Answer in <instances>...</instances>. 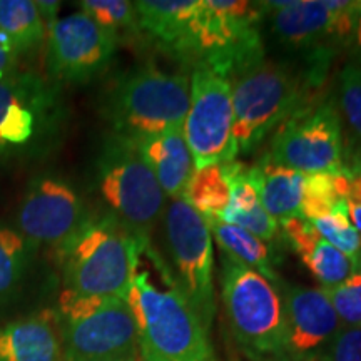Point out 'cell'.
<instances>
[{
    "mask_svg": "<svg viewBox=\"0 0 361 361\" xmlns=\"http://www.w3.org/2000/svg\"><path fill=\"white\" fill-rule=\"evenodd\" d=\"M139 238L111 213L89 214L85 223L54 252L64 291L79 296L126 298L137 259Z\"/></svg>",
    "mask_w": 361,
    "mask_h": 361,
    "instance_id": "4",
    "label": "cell"
},
{
    "mask_svg": "<svg viewBox=\"0 0 361 361\" xmlns=\"http://www.w3.org/2000/svg\"><path fill=\"white\" fill-rule=\"evenodd\" d=\"M0 361H62L56 316L39 313L0 324Z\"/></svg>",
    "mask_w": 361,
    "mask_h": 361,
    "instance_id": "20",
    "label": "cell"
},
{
    "mask_svg": "<svg viewBox=\"0 0 361 361\" xmlns=\"http://www.w3.org/2000/svg\"><path fill=\"white\" fill-rule=\"evenodd\" d=\"M134 7L141 34L168 56L192 66L201 0H139Z\"/></svg>",
    "mask_w": 361,
    "mask_h": 361,
    "instance_id": "17",
    "label": "cell"
},
{
    "mask_svg": "<svg viewBox=\"0 0 361 361\" xmlns=\"http://www.w3.org/2000/svg\"><path fill=\"white\" fill-rule=\"evenodd\" d=\"M279 281H269L250 266L221 255L226 318L238 345L258 361H286V314Z\"/></svg>",
    "mask_w": 361,
    "mask_h": 361,
    "instance_id": "5",
    "label": "cell"
},
{
    "mask_svg": "<svg viewBox=\"0 0 361 361\" xmlns=\"http://www.w3.org/2000/svg\"><path fill=\"white\" fill-rule=\"evenodd\" d=\"M119 42L82 12L51 22L45 35V71L54 82L84 84L101 75Z\"/></svg>",
    "mask_w": 361,
    "mask_h": 361,
    "instance_id": "14",
    "label": "cell"
},
{
    "mask_svg": "<svg viewBox=\"0 0 361 361\" xmlns=\"http://www.w3.org/2000/svg\"><path fill=\"white\" fill-rule=\"evenodd\" d=\"M316 361H361V326H341Z\"/></svg>",
    "mask_w": 361,
    "mask_h": 361,
    "instance_id": "32",
    "label": "cell"
},
{
    "mask_svg": "<svg viewBox=\"0 0 361 361\" xmlns=\"http://www.w3.org/2000/svg\"><path fill=\"white\" fill-rule=\"evenodd\" d=\"M189 75L191 92L183 134L196 169L234 161L238 149L231 82L204 64L192 66Z\"/></svg>",
    "mask_w": 361,
    "mask_h": 361,
    "instance_id": "13",
    "label": "cell"
},
{
    "mask_svg": "<svg viewBox=\"0 0 361 361\" xmlns=\"http://www.w3.org/2000/svg\"><path fill=\"white\" fill-rule=\"evenodd\" d=\"M189 92V72H169L147 62L112 80L102 96L101 114L112 134L133 141L171 133L183 129Z\"/></svg>",
    "mask_w": 361,
    "mask_h": 361,
    "instance_id": "3",
    "label": "cell"
},
{
    "mask_svg": "<svg viewBox=\"0 0 361 361\" xmlns=\"http://www.w3.org/2000/svg\"><path fill=\"white\" fill-rule=\"evenodd\" d=\"M348 191V174L345 168L338 173L305 174L301 218L313 221L346 206L345 196Z\"/></svg>",
    "mask_w": 361,
    "mask_h": 361,
    "instance_id": "26",
    "label": "cell"
},
{
    "mask_svg": "<svg viewBox=\"0 0 361 361\" xmlns=\"http://www.w3.org/2000/svg\"><path fill=\"white\" fill-rule=\"evenodd\" d=\"M360 0L263 2L266 30L278 51L305 64H329L348 49Z\"/></svg>",
    "mask_w": 361,
    "mask_h": 361,
    "instance_id": "7",
    "label": "cell"
},
{
    "mask_svg": "<svg viewBox=\"0 0 361 361\" xmlns=\"http://www.w3.org/2000/svg\"><path fill=\"white\" fill-rule=\"evenodd\" d=\"M324 293L343 326H361V266Z\"/></svg>",
    "mask_w": 361,
    "mask_h": 361,
    "instance_id": "31",
    "label": "cell"
},
{
    "mask_svg": "<svg viewBox=\"0 0 361 361\" xmlns=\"http://www.w3.org/2000/svg\"><path fill=\"white\" fill-rule=\"evenodd\" d=\"M231 183L224 164H209L194 171L183 201L202 218H219L229 206Z\"/></svg>",
    "mask_w": 361,
    "mask_h": 361,
    "instance_id": "25",
    "label": "cell"
},
{
    "mask_svg": "<svg viewBox=\"0 0 361 361\" xmlns=\"http://www.w3.org/2000/svg\"><path fill=\"white\" fill-rule=\"evenodd\" d=\"M231 183V200L226 211L218 219L224 223L239 226L256 238L276 247V243L283 238L281 226L263 207L256 184L252 183L247 166L239 161L224 164Z\"/></svg>",
    "mask_w": 361,
    "mask_h": 361,
    "instance_id": "21",
    "label": "cell"
},
{
    "mask_svg": "<svg viewBox=\"0 0 361 361\" xmlns=\"http://www.w3.org/2000/svg\"><path fill=\"white\" fill-rule=\"evenodd\" d=\"M126 300L134 314L142 361H214L209 329L151 239H139Z\"/></svg>",
    "mask_w": 361,
    "mask_h": 361,
    "instance_id": "1",
    "label": "cell"
},
{
    "mask_svg": "<svg viewBox=\"0 0 361 361\" xmlns=\"http://www.w3.org/2000/svg\"><path fill=\"white\" fill-rule=\"evenodd\" d=\"M310 223V221H308ZM311 226L338 251L348 256L356 268L361 266V234L351 223L346 206L338 207L322 218L311 221Z\"/></svg>",
    "mask_w": 361,
    "mask_h": 361,
    "instance_id": "29",
    "label": "cell"
},
{
    "mask_svg": "<svg viewBox=\"0 0 361 361\" xmlns=\"http://www.w3.org/2000/svg\"><path fill=\"white\" fill-rule=\"evenodd\" d=\"M35 251L32 243L17 229L0 226V301L11 295L24 278Z\"/></svg>",
    "mask_w": 361,
    "mask_h": 361,
    "instance_id": "28",
    "label": "cell"
},
{
    "mask_svg": "<svg viewBox=\"0 0 361 361\" xmlns=\"http://www.w3.org/2000/svg\"><path fill=\"white\" fill-rule=\"evenodd\" d=\"M279 226L284 241L300 256L301 263L318 279L323 290L343 283L356 269L348 256L329 245L301 216L284 219Z\"/></svg>",
    "mask_w": 361,
    "mask_h": 361,
    "instance_id": "19",
    "label": "cell"
},
{
    "mask_svg": "<svg viewBox=\"0 0 361 361\" xmlns=\"http://www.w3.org/2000/svg\"><path fill=\"white\" fill-rule=\"evenodd\" d=\"M345 171L348 174V191L345 196L346 209L351 223L361 234V159L345 162Z\"/></svg>",
    "mask_w": 361,
    "mask_h": 361,
    "instance_id": "33",
    "label": "cell"
},
{
    "mask_svg": "<svg viewBox=\"0 0 361 361\" xmlns=\"http://www.w3.org/2000/svg\"><path fill=\"white\" fill-rule=\"evenodd\" d=\"M162 221L176 281L209 329L216 314L214 247L209 228L183 200L168 201Z\"/></svg>",
    "mask_w": 361,
    "mask_h": 361,
    "instance_id": "12",
    "label": "cell"
},
{
    "mask_svg": "<svg viewBox=\"0 0 361 361\" xmlns=\"http://www.w3.org/2000/svg\"><path fill=\"white\" fill-rule=\"evenodd\" d=\"M17 64H19V56L8 45L7 40L0 35V79L7 78L12 72H16Z\"/></svg>",
    "mask_w": 361,
    "mask_h": 361,
    "instance_id": "34",
    "label": "cell"
},
{
    "mask_svg": "<svg viewBox=\"0 0 361 361\" xmlns=\"http://www.w3.org/2000/svg\"><path fill=\"white\" fill-rule=\"evenodd\" d=\"M54 316L62 361H137V328L126 298L64 291Z\"/></svg>",
    "mask_w": 361,
    "mask_h": 361,
    "instance_id": "8",
    "label": "cell"
},
{
    "mask_svg": "<svg viewBox=\"0 0 361 361\" xmlns=\"http://www.w3.org/2000/svg\"><path fill=\"white\" fill-rule=\"evenodd\" d=\"M0 35L19 57L42 47L47 25L34 0H0Z\"/></svg>",
    "mask_w": 361,
    "mask_h": 361,
    "instance_id": "24",
    "label": "cell"
},
{
    "mask_svg": "<svg viewBox=\"0 0 361 361\" xmlns=\"http://www.w3.org/2000/svg\"><path fill=\"white\" fill-rule=\"evenodd\" d=\"M263 20V2L201 0L192 66L204 64L228 79L247 69L266 56Z\"/></svg>",
    "mask_w": 361,
    "mask_h": 361,
    "instance_id": "10",
    "label": "cell"
},
{
    "mask_svg": "<svg viewBox=\"0 0 361 361\" xmlns=\"http://www.w3.org/2000/svg\"><path fill=\"white\" fill-rule=\"evenodd\" d=\"M96 183L107 213L139 239H151L168 197L134 142L109 134L96 162Z\"/></svg>",
    "mask_w": 361,
    "mask_h": 361,
    "instance_id": "9",
    "label": "cell"
},
{
    "mask_svg": "<svg viewBox=\"0 0 361 361\" xmlns=\"http://www.w3.org/2000/svg\"><path fill=\"white\" fill-rule=\"evenodd\" d=\"M329 67L264 56L229 79L238 156L255 152L288 117L319 96Z\"/></svg>",
    "mask_w": 361,
    "mask_h": 361,
    "instance_id": "2",
    "label": "cell"
},
{
    "mask_svg": "<svg viewBox=\"0 0 361 361\" xmlns=\"http://www.w3.org/2000/svg\"><path fill=\"white\" fill-rule=\"evenodd\" d=\"M346 51L350 52V61L348 62H353V64L361 67V0L358 4V12H356V22H355L353 35H351V42H350Z\"/></svg>",
    "mask_w": 361,
    "mask_h": 361,
    "instance_id": "35",
    "label": "cell"
},
{
    "mask_svg": "<svg viewBox=\"0 0 361 361\" xmlns=\"http://www.w3.org/2000/svg\"><path fill=\"white\" fill-rule=\"evenodd\" d=\"M35 6L39 8L40 17H42L45 25L57 20V12L61 8V2H52V0H35Z\"/></svg>",
    "mask_w": 361,
    "mask_h": 361,
    "instance_id": "36",
    "label": "cell"
},
{
    "mask_svg": "<svg viewBox=\"0 0 361 361\" xmlns=\"http://www.w3.org/2000/svg\"><path fill=\"white\" fill-rule=\"evenodd\" d=\"M247 169L263 207L278 223L300 216L305 189L303 173L279 166L266 156Z\"/></svg>",
    "mask_w": 361,
    "mask_h": 361,
    "instance_id": "22",
    "label": "cell"
},
{
    "mask_svg": "<svg viewBox=\"0 0 361 361\" xmlns=\"http://www.w3.org/2000/svg\"><path fill=\"white\" fill-rule=\"evenodd\" d=\"M80 12L109 32L119 45L141 35L134 2L129 0H82Z\"/></svg>",
    "mask_w": 361,
    "mask_h": 361,
    "instance_id": "27",
    "label": "cell"
},
{
    "mask_svg": "<svg viewBox=\"0 0 361 361\" xmlns=\"http://www.w3.org/2000/svg\"><path fill=\"white\" fill-rule=\"evenodd\" d=\"M89 211L69 180L54 173L34 176L17 211V231L56 252L85 223Z\"/></svg>",
    "mask_w": 361,
    "mask_h": 361,
    "instance_id": "15",
    "label": "cell"
},
{
    "mask_svg": "<svg viewBox=\"0 0 361 361\" xmlns=\"http://www.w3.org/2000/svg\"><path fill=\"white\" fill-rule=\"evenodd\" d=\"M133 142L147 168L152 171L166 197L169 201L183 200L189 180L196 171L183 129L134 139Z\"/></svg>",
    "mask_w": 361,
    "mask_h": 361,
    "instance_id": "18",
    "label": "cell"
},
{
    "mask_svg": "<svg viewBox=\"0 0 361 361\" xmlns=\"http://www.w3.org/2000/svg\"><path fill=\"white\" fill-rule=\"evenodd\" d=\"M61 87L32 71L0 79V157L30 159L56 146L67 121Z\"/></svg>",
    "mask_w": 361,
    "mask_h": 361,
    "instance_id": "6",
    "label": "cell"
},
{
    "mask_svg": "<svg viewBox=\"0 0 361 361\" xmlns=\"http://www.w3.org/2000/svg\"><path fill=\"white\" fill-rule=\"evenodd\" d=\"M338 111L361 142V67L346 62L338 74Z\"/></svg>",
    "mask_w": 361,
    "mask_h": 361,
    "instance_id": "30",
    "label": "cell"
},
{
    "mask_svg": "<svg viewBox=\"0 0 361 361\" xmlns=\"http://www.w3.org/2000/svg\"><path fill=\"white\" fill-rule=\"evenodd\" d=\"M269 161L303 174L338 173L345 168L343 119L331 96H316L271 135Z\"/></svg>",
    "mask_w": 361,
    "mask_h": 361,
    "instance_id": "11",
    "label": "cell"
},
{
    "mask_svg": "<svg viewBox=\"0 0 361 361\" xmlns=\"http://www.w3.org/2000/svg\"><path fill=\"white\" fill-rule=\"evenodd\" d=\"M204 221L209 228L211 236H213V241L218 243L224 255L258 271L269 281H279L276 273V264L279 263L276 255L278 247L268 245L263 239L256 238L255 234L247 233L239 226L224 223L218 218H206Z\"/></svg>",
    "mask_w": 361,
    "mask_h": 361,
    "instance_id": "23",
    "label": "cell"
},
{
    "mask_svg": "<svg viewBox=\"0 0 361 361\" xmlns=\"http://www.w3.org/2000/svg\"><path fill=\"white\" fill-rule=\"evenodd\" d=\"M286 314V361H316L343 324L323 288L279 281Z\"/></svg>",
    "mask_w": 361,
    "mask_h": 361,
    "instance_id": "16",
    "label": "cell"
}]
</instances>
